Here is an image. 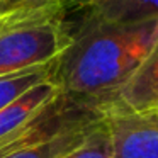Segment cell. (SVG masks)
I'll use <instances>...</instances> for the list:
<instances>
[{
    "mask_svg": "<svg viewBox=\"0 0 158 158\" xmlns=\"http://www.w3.org/2000/svg\"><path fill=\"white\" fill-rule=\"evenodd\" d=\"M158 46V17L138 22L80 21L55 63L53 82L63 95L89 109H109Z\"/></svg>",
    "mask_w": 158,
    "mask_h": 158,
    "instance_id": "obj_1",
    "label": "cell"
},
{
    "mask_svg": "<svg viewBox=\"0 0 158 158\" xmlns=\"http://www.w3.org/2000/svg\"><path fill=\"white\" fill-rule=\"evenodd\" d=\"M61 0H31L0 17V77L55 63L72 43Z\"/></svg>",
    "mask_w": 158,
    "mask_h": 158,
    "instance_id": "obj_2",
    "label": "cell"
},
{
    "mask_svg": "<svg viewBox=\"0 0 158 158\" xmlns=\"http://www.w3.org/2000/svg\"><path fill=\"white\" fill-rule=\"evenodd\" d=\"M110 136V158H158V123L119 102L106 109Z\"/></svg>",
    "mask_w": 158,
    "mask_h": 158,
    "instance_id": "obj_3",
    "label": "cell"
},
{
    "mask_svg": "<svg viewBox=\"0 0 158 158\" xmlns=\"http://www.w3.org/2000/svg\"><path fill=\"white\" fill-rule=\"evenodd\" d=\"M60 92L61 90L58 85L53 78H49L34 85L12 104L4 107L0 110V144L24 131L44 110V107L60 95Z\"/></svg>",
    "mask_w": 158,
    "mask_h": 158,
    "instance_id": "obj_4",
    "label": "cell"
},
{
    "mask_svg": "<svg viewBox=\"0 0 158 158\" xmlns=\"http://www.w3.org/2000/svg\"><path fill=\"white\" fill-rule=\"evenodd\" d=\"M117 102L138 114L158 110V46L123 87Z\"/></svg>",
    "mask_w": 158,
    "mask_h": 158,
    "instance_id": "obj_5",
    "label": "cell"
},
{
    "mask_svg": "<svg viewBox=\"0 0 158 158\" xmlns=\"http://www.w3.org/2000/svg\"><path fill=\"white\" fill-rule=\"evenodd\" d=\"M104 117H99V119L85 121V123L70 126L60 133L53 134V136L46 138V139L29 144V146L22 148V150L15 151L5 158H65L66 155H70L72 151H75L78 146L85 143L90 133L95 129V126Z\"/></svg>",
    "mask_w": 158,
    "mask_h": 158,
    "instance_id": "obj_6",
    "label": "cell"
},
{
    "mask_svg": "<svg viewBox=\"0 0 158 158\" xmlns=\"http://www.w3.org/2000/svg\"><path fill=\"white\" fill-rule=\"evenodd\" d=\"M158 17V0H94L82 12L89 22H138Z\"/></svg>",
    "mask_w": 158,
    "mask_h": 158,
    "instance_id": "obj_7",
    "label": "cell"
},
{
    "mask_svg": "<svg viewBox=\"0 0 158 158\" xmlns=\"http://www.w3.org/2000/svg\"><path fill=\"white\" fill-rule=\"evenodd\" d=\"M56 63V61H55ZM55 63L46 66H39V68H31L24 70L19 73H12V75L0 77V110L12 104L15 99L31 90L34 85L44 82V80L53 78L55 73Z\"/></svg>",
    "mask_w": 158,
    "mask_h": 158,
    "instance_id": "obj_8",
    "label": "cell"
},
{
    "mask_svg": "<svg viewBox=\"0 0 158 158\" xmlns=\"http://www.w3.org/2000/svg\"><path fill=\"white\" fill-rule=\"evenodd\" d=\"M65 158H110V136L106 124V116L90 133L85 143Z\"/></svg>",
    "mask_w": 158,
    "mask_h": 158,
    "instance_id": "obj_9",
    "label": "cell"
},
{
    "mask_svg": "<svg viewBox=\"0 0 158 158\" xmlns=\"http://www.w3.org/2000/svg\"><path fill=\"white\" fill-rule=\"evenodd\" d=\"M94 0H61V5L66 12L75 10V12H83L87 7L92 5Z\"/></svg>",
    "mask_w": 158,
    "mask_h": 158,
    "instance_id": "obj_10",
    "label": "cell"
},
{
    "mask_svg": "<svg viewBox=\"0 0 158 158\" xmlns=\"http://www.w3.org/2000/svg\"><path fill=\"white\" fill-rule=\"evenodd\" d=\"M26 2H31V0H0V17L9 14V12L14 10L19 5L26 4Z\"/></svg>",
    "mask_w": 158,
    "mask_h": 158,
    "instance_id": "obj_11",
    "label": "cell"
},
{
    "mask_svg": "<svg viewBox=\"0 0 158 158\" xmlns=\"http://www.w3.org/2000/svg\"><path fill=\"white\" fill-rule=\"evenodd\" d=\"M150 116H151V117H153V119L158 123V110H156V112H153V114H150Z\"/></svg>",
    "mask_w": 158,
    "mask_h": 158,
    "instance_id": "obj_12",
    "label": "cell"
}]
</instances>
